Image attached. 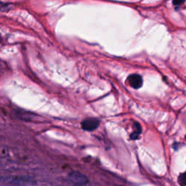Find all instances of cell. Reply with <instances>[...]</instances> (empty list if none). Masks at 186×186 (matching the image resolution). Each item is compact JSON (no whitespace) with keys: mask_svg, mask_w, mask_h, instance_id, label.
<instances>
[{"mask_svg":"<svg viewBox=\"0 0 186 186\" xmlns=\"http://www.w3.org/2000/svg\"><path fill=\"white\" fill-rule=\"evenodd\" d=\"M184 0H173V4L175 5H180L182 3H183Z\"/></svg>","mask_w":186,"mask_h":186,"instance_id":"52a82bcc","label":"cell"},{"mask_svg":"<svg viewBox=\"0 0 186 186\" xmlns=\"http://www.w3.org/2000/svg\"></svg>","mask_w":186,"mask_h":186,"instance_id":"9c48e42d","label":"cell"},{"mask_svg":"<svg viewBox=\"0 0 186 186\" xmlns=\"http://www.w3.org/2000/svg\"><path fill=\"white\" fill-rule=\"evenodd\" d=\"M0 183L9 185H33V180L29 177H2L0 178Z\"/></svg>","mask_w":186,"mask_h":186,"instance_id":"6da1fadb","label":"cell"},{"mask_svg":"<svg viewBox=\"0 0 186 186\" xmlns=\"http://www.w3.org/2000/svg\"><path fill=\"white\" fill-rule=\"evenodd\" d=\"M7 4H4L3 2L0 1V11H2V10H4V9L7 8Z\"/></svg>","mask_w":186,"mask_h":186,"instance_id":"ba28073f","label":"cell"},{"mask_svg":"<svg viewBox=\"0 0 186 186\" xmlns=\"http://www.w3.org/2000/svg\"><path fill=\"white\" fill-rule=\"evenodd\" d=\"M178 182L180 185H186V172L180 175L179 178H178Z\"/></svg>","mask_w":186,"mask_h":186,"instance_id":"8992f818","label":"cell"},{"mask_svg":"<svg viewBox=\"0 0 186 186\" xmlns=\"http://www.w3.org/2000/svg\"><path fill=\"white\" fill-rule=\"evenodd\" d=\"M68 179L76 185H86L89 182L87 176L79 172H71L68 175Z\"/></svg>","mask_w":186,"mask_h":186,"instance_id":"7a4b0ae2","label":"cell"},{"mask_svg":"<svg viewBox=\"0 0 186 186\" xmlns=\"http://www.w3.org/2000/svg\"><path fill=\"white\" fill-rule=\"evenodd\" d=\"M127 82L129 85L134 89H139L143 85V78L139 74H132L127 79Z\"/></svg>","mask_w":186,"mask_h":186,"instance_id":"277c9868","label":"cell"},{"mask_svg":"<svg viewBox=\"0 0 186 186\" xmlns=\"http://www.w3.org/2000/svg\"><path fill=\"white\" fill-rule=\"evenodd\" d=\"M100 125V121L98 118H88L82 122V128L85 131H93L96 130Z\"/></svg>","mask_w":186,"mask_h":186,"instance_id":"3957f363","label":"cell"},{"mask_svg":"<svg viewBox=\"0 0 186 186\" xmlns=\"http://www.w3.org/2000/svg\"><path fill=\"white\" fill-rule=\"evenodd\" d=\"M141 132L142 128L141 127H140V125L138 123H135V124H134V131L131 134L130 138H131L132 140H137L139 137V136H140V134H141Z\"/></svg>","mask_w":186,"mask_h":186,"instance_id":"5b68a950","label":"cell"}]
</instances>
